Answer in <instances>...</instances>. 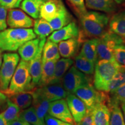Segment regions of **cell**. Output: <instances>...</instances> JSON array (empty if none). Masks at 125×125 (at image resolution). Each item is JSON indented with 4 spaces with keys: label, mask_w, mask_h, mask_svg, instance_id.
Instances as JSON below:
<instances>
[{
    "label": "cell",
    "mask_w": 125,
    "mask_h": 125,
    "mask_svg": "<svg viewBox=\"0 0 125 125\" xmlns=\"http://www.w3.org/2000/svg\"><path fill=\"white\" fill-rule=\"evenodd\" d=\"M33 30L24 28H11L0 32V49L15 52L25 42L36 38Z\"/></svg>",
    "instance_id": "1"
},
{
    "label": "cell",
    "mask_w": 125,
    "mask_h": 125,
    "mask_svg": "<svg viewBox=\"0 0 125 125\" xmlns=\"http://www.w3.org/2000/svg\"><path fill=\"white\" fill-rule=\"evenodd\" d=\"M36 87L32 83L29 62L21 60L16 67L8 88L1 92L9 97L14 94L20 92H30Z\"/></svg>",
    "instance_id": "2"
},
{
    "label": "cell",
    "mask_w": 125,
    "mask_h": 125,
    "mask_svg": "<svg viewBox=\"0 0 125 125\" xmlns=\"http://www.w3.org/2000/svg\"><path fill=\"white\" fill-rule=\"evenodd\" d=\"M81 26L85 34L92 38H98L107 31L109 21L105 13L89 11L80 16Z\"/></svg>",
    "instance_id": "3"
},
{
    "label": "cell",
    "mask_w": 125,
    "mask_h": 125,
    "mask_svg": "<svg viewBox=\"0 0 125 125\" xmlns=\"http://www.w3.org/2000/svg\"><path fill=\"white\" fill-rule=\"evenodd\" d=\"M121 67L115 60H98L94 71V87L98 91L107 92L108 84Z\"/></svg>",
    "instance_id": "4"
},
{
    "label": "cell",
    "mask_w": 125,
    "mask_h": 125,
    "mask_svg": "<svg viewBox=\"0 0 125 125\" xmlns=\"http://www.w3.org/2000/svg\"><path fill=\"white\" fill-rule=\"evenodd\" d=\"M125 43V41L119 36L109 31H106L98 38L97 45V60H115L114 54L115 47Z\"/></svg>",
    "instance_id": "5"
},
{
    "label": "cell",
    "mask_w": 125,
    "mask_h": 125,
    "mask_svg": "<svg viewBox=\"0 0 125 125\" xmlns=\"http://www.w3.org/2000/svg\"><path fill=\"white\" fill-rule=\"evenodd\" d=\"M73 94L85 103L87 112H91L97 104L108 98L107 92L98 91L92 85H86L78 87Z\"/></svg>",
    "instance_id": "6"
},
{
    "label": "cell",
    "mask_w": 125,
    "mask_h": 125,
    "mask_svg": "<svg viewBox=\"0 0 125 125\" xmlns=\"http://www.w3.org/2000/svg\"><path fill=\"white\" fill-rule=\"evenodd\" d=\"M2 62L0 67V89L1 91L7 90L20 60L16 53H6L2 56Z\"/></svg>",
    "instance_id": "7"
},
{
    "label": "cell",
    "mask_w": 125,
    "mask_h": 125,
    "mask_svg": "<svg viewBox=\"0 0 125 125\" xmlns=\"http://www.w3.org/2000/svg\"><path fill=\"white\" fill-rule=\"evenodd\" d=\"M88 76L75 67L71 66L62 78V85L68 94H73L78 87L86 85H92V80Z\"/></svg>",
    "instance_id": "8"
},
{
    "label": "cell",
    "mask_w": 125,
    "mask_h": 125,
    "mask_svg": "<svg viewBox=\"0 0 125 125\" xmlns=\"http://www.w3.org/2000/svg\"><path fill=\"white\" fill-rule=\"evenodd\" d=\"M31 92H34L50 102L66 98L68 94L62 83L49 84L43 86H37Z\"/></svg>",
    "instance_id": "9"
},
{
    "label": "cell",
    "mask_w": 125,
    "mask_h": 125,
    "mask_svg": "<svg viewBox=\"0 0 125 125\" xmlns=\"http://www.w3.org/2000/svg\"><path fill=\"white\" fill-rule=\"evenodd\" d=\"M48 114L65 122L73 125L76 124L70 112L67 101L64 98L51 102L48 110Z\"/></svg>",
    "instance_id": "10"
},
{
    "label": "cell",
    "mask_w": 125,
    "mask_h": 125,
    "mask_svg": "<svg viewBox=\"0 0 125 125\" xmlns=\"http://www.w3.org/2000/svg\"><path fill=\"white\" fill-rule=\"evenodd\" d=\"M7 23L10 28L29 29L33 26L34 21L24 11L14 8L9 10Z\"/></svg>",
    "instance_id": "11"
},
{
    "label": "cell",
    "mask_w": 125,
    "mask_h": 125,
    "mask_svg": "<svg viewBox=\"0 0 125 125\" xmlns=\"http://www.w3.org/2000/svg\"><path fill=\"white\" fill-rule=\"evenodd\" d=\"M46 38H35L25 42L18 49L21 60L29 62L35 57L41 47L44 46Z\"/></svg>",
    "instance_id": "12"
},
{
    "label": "cell",
    "mask_w": 125,
    "mask_h": 125,
    "mask_svg": "<svg viewBox=\"0 0 125 125\" xmlns=\"http://www.w3.org/2000/svg\"><path fill=\"white\" fill-rule=\"evenodd\" d=\"M79 34V30L77 24L74 21H71L62 29L53 32L48 38V40L57 43L71 38H78Z\"/></svg>",
    "instance_id": "13"
},
{
    "label": "cell",
    "mask_w": 125,
    "mask_h": 125,
    "mask_svg": "<svg viewBox=\"0 0 125 125\" xmlns=\"http://www.w3.org/2000/svg\"><path fill=\"white\" fill-rule=\"evenodd\" d=\"M108 98L98 103L91 112L92 119L94 125H109L111 109L108 106Z\"/></svg>",
    "instance_id": "14"
},
{
    "label": "cell",
    "mask_w": 125,
    "mask_h": 125,
    "mask_svg": "<svg viewBox=\"0 0 125 125\" xmlns=\"http://www.w3.org/2000/svg\"><path fill=\"white\" fill-rule=\"evenodd\" d=\"M66 101L75 122L76 123L80 122L87 112L85 103L74 94H68Z\"/></svg>",
    "instance_id": "15"
},
{
    "label": "cell",
    "mask_w": 125,
    "mask_h": 125,
    "mask_svg": "<svg viewBox=\"0 0 125 125\" xmlns=\"http://www.w3.org/2000/svg\"><path fill=\"white\" fill-rule=\"evenodd\" d=\"M81 41L78 38H71L59 42L58 47L60 55L63 58L70 59L77 54Z\"/></svg>",
    "instance_id": "16"
},
{
    "label": "cell",
    "mask_w": 125,
    "mask_h": 125,
    "mask_svg": "<svg viewBox=\"0 0 125 125\" xmlns=\"http://www.w3.org/2000/svg\"><path fill=\"white\" fill-rule=\"evenodd\" d=\"M109 31L121 37L125 41V10L112 16L109 21Z\"/></svg>",
    "instance_id": "17"
},
{
    "label": "cell",
    "mask_w": 125,
    "mask_h": 125,
    "mask_svg": "<svg viewBox=\"0 0 125 125\" xmlns=\"http://www.w3.org/2000/svg\"><path fill=\"white\" fill-rule=\"evenodd\" d=\"M43 48V46L41 47L35 57L29 61V69L32 79V83L35 86H37L41 75L42 66V55Z\"/></svg>",
    "instance_id": "18"
},
{
    "label": "cell",
    "mask_w": 125,
    "mask_h": 125,
    "mask_svg": "<svg viewBox=\"0 0 125 125\" xmlns=\"http://www.w3.org/2000/svg\"><path fill=\"white\" fill-rule=\"evenodd\" d=\"M85 5L89 9L105 13H112L116 10L114 0H85Z\"/></svg>",
    "instance_id": "19"
},
{
    "label": "cell",
    "mask_w": 125,
    "mask_h": 125,
    "mask_svg": "<svg viewBox=\"0 0 125 125\" xmlns=\"http://www.w3.org/2000/svg\"><path fill=\"white\" fill-rule=\"evenodd\" d=\"M72 21V16L68 12L64 5L62 4L57 15L49 21L53 30H57L67 26Z\"/></svg>",
    "instance_id": "20"
},
{
    "label": "cell",
    "mask_w": 125,
    "mask_h": 125,
    "mask_svg": "<svg viewBox=\"0 0 125 125\" xmlns=\"http://www.w3.org/2000/svg\"><path fill=\"white\" fill-rule=\"evenodd\" d=\"M62 2L60 0H48L42 6L40 18L49 21L57 15Z\"/></svg>",
    "instance_id": "21"
},
{
    "label": "cell",
    "mask_w": 125,
    "mask_h": 125,
    "mask_svg": "<svg viewBox=\"0 0 125 125\" xmlns=\"http://www.w3.org/2000/svg\"><path fill=\"white\" fill-rule=\"evenodd\" d=\"M74 64V61L71 59H59L56 62L53 79L51 84L62 83V78Z\"/></svg>",
    "instance_id": "22"
},
{
    "label": "cell",
    "mask_w": 125,
    "mask_h": 125,
    "mask_svg": "<svg viewBox=\"0 0 125 125\" xmlns=\"http://www.w3.org/2000/svg\"><path fill=\"white\" fill-rule=\"evenodd\" d=\"M32 96V107L35 109V112L38 115V118L43 122H45V118L48 113V110L50 104L51 102L47 100L34 93L33 92H30Z\"/></svg>",
    "instance_id": "23"
},
{
    "label": "cell",
    "mask_w": 125,
    "mask_h": 125,
    "mask_svg": "<svg viewBox=\"0 0 125 125\" xmlns=\"http://www.w3.org/2000/svg\"><path fill=\"white\" fill-rule=\"evenodd\" d=\"M97 42L98 38H92L85 41L82 45L79 54L96 64L97 61Z\"/></svg>",
    "instance_id": "24"
},
{
    "label": "cell",
    "mask_w": 125,
    "mask_h": 125,
    "mask_svg": "<svg viewBox=\"0 0 125 125\" xmlns=\"http://www.w3.org/2000/svg\"><path fill=\"white\" fill-rule=\"evenodd\" d=\"M57 60H49L42 62L41 75L37 87L43 86L51 84L53 79L54 68Z\"/></svg>",
    "instance_id": "25"
},
{
    "label": "cell",
    "mask_w": 125,
    "mask_h": 125,
    "mask_svg": "<svg viewBox=\"0 0 125 125\" xmlns=\"http://www.w3.org/2000/svg\"><path fill=\"white\" fill-rule=\"evenodd\" d=\"M45 2L44 0H23L20 7L31 18L37 19L40 18L41 8Z\"/></svg>",
    "instance_id": "26"
},
{
    "label": "cell",
    "mask_w": 125,
    "mask_h": 125,
    "mask_svg": "<svg viewBox=\"0 0 125 125\" xmlns=\"http://www.w3.org/2000/svg\"><path fill=\"white\" fill-rule=\"evenodd\" d=\"M60 57L57 43L48 40L46 41L42 50V62L49 60H58Z\"/></svg>",
    "instance_id": "27"
},
{
    "label": "cell",
    "mask_w": 125,
    "mask_h": 125,
    "mask_svg": "<svg viewBox=\"0 0 125 125\" xmlns=\"http://www.w3.org/2000/svg\"><path fill=\"white\" fill-rule=\"evenodd\" d=\"M8 98L14 104L18 105L21 110L29 108L32 104V96L30 92H20L14 94Z\"/></svg>",
    "instance_id": "28"
},
{
    "label": "cell",
    "mask_w": 125,
    "mask_h": 125,
    "mask_svg": "<svg viewBox=\"0 0 125 125\" xmlns=\"http://www.w3.org/2000/svg\"><path fill=\"white\" fill-rule=\"evenodd\" d=\"M34 32L39 38L43 39L53 32L49 21L42 18L37 19L34 22Z\"/></svg>",
    "instance_id": "29"
},
{
    "label": "cell",
    "mask_w": 125,
    "mask_h": 125,
    "mask_svg": "<svg viewBox=\"0 0 125 125\" xmlns=\"http://www.w3.org/2000/svg\"><path fill=\"white\" fill-rule=\"evenodd\" d=\"M108 106L112 109L115 106H119L125 104V83L114 91L109 92Z\"/></svg>",
    "instance_id": "30"
},
{
    "label": "cell",
    "mask_w": 125,
    "mask_h": 125,
    "mask_svg": "<svg viewBox=\"0 0 125 125\" xmlns=\"http://www.w3.org/2000/svg\"><path fill=\"white\" fill-rule=\"evenodd\" d=\"M20 112L21 109L20 108L8 98L4 111L1 114L6 121L10 123L12 121L19 119Z\"/></svg>",
    "instance_id": "31"
},
{
    "label": "cell",
    "mask_w": 125,
    "mask_h": 125,
    "mask_svg": "<svg viewBox=\"0 0 125 125\" xmlns=\"http://www.w3.org/2000/svg\"><path fill=\"white\" fill-rule=\"evenodd\" d=\"M75 67L87 75L94 74L95 64L91 61L87 60L80 54H78L75 58Z\"/></svg>",
    "instance_id": "32"
},
{
    "label": "cell",
    "mask_w": 125,
    "mask_h": 125,
    "mask_svg": "<svg viewBox=\"0 0 125 125\" xmlns=\"http://www.w3.org/2000/svg\"><path fill=\"white\" fill-rule=\"evenodd\" d=\"M19 119L26 122L31 125H46L38 118L33 107L21 111Z\"/></svg>",
    "instance_id": "33"
},
{
    "label": "cell",
    "mask_w": 125,
    "mask_h": 125,
    "mask_svg": "<svg viewBox=\"0 0 125 125\" xmlns=\"http://www.w3.org/2000/svg\"><path fill=\"white\" fill-rule=\"evenodd\" d=\"M125 83V66L122 65L108 86L107 93L114 91Z\"/></svg>",
    "instance_id": "34"
},
{
    "label": "cell",
    "mask_w": 125,
    "mask_h": 125,
    "mask_svg": "<svg viewBox=\"0 0 125 125\" xmlns=\"http://www.w3.org/2000/svg\"><path fill=\"white\" fill-rule=\"evenodd\" d=\"M109 125H125L122 111L119 106L112 108Z\"/></svg>",
    "instance_id": "35"
},
{
    "label": "cell",
    "mask_w": 125,
    "mask_h": 125,
    "mask_svg": "<svg viewBox=\"0 0 125 125\" xmlns=\"http://www.w3.org/2000/svg\"><path fill=\"white\" fill-rule=\"evenodd\" d=\"M114 58L119 64L125 66V45H118L114 49Z\"/></svg>",
    "instance_id": "36"
},
{
    "label": "cell",
    "mask_w": 125,
    "mask_h": 125,
    "mask_svg": "<svg viewBox=\"0 0 125 125\" xmlns=\"http://www.w3.org/2000/svg\"><path fill=\"white\" fill-rule=\"evenodd\" d=\"M68 1L74 7L76 13L79 15V17L87 12L85 4V0H68Z\"/></svg>",
    "instance_id": "37"
},
{
    "label": "cell",
    "mask_w": 125,
    "mask_h": 125,
    "mask_svg": "<svg viewBox=\"0 0 125 125\" xmlns=\"http://www.w3.org/2000/svg\"><path fill=\"white\" fill-rule=\"evenodd\" d=\"M23 0H0V5L7 9L17 8L20 7Z\"/></svg>",
    "instance_id": "38"
},
{
    "label": "cell",
    "mask_w": 125,
    "mask_h": 125,
    "mask_svg": "<svg viewBox=\"0 0 125 125\" xmlns=\"http://www.w3.org/2000/svg\"><path fill=\"white\" fill-rule=\"evenodd\" d=\"M7 9L0 5V32L7 29Z\"/></svg>",
    "instance_id": "39"
},
{
    "label": "cell",
    "mask_w": 125,
    "mask_h": 125,
    "mask_svg": "<svg viewBox=\"0 0 125 125\" xmlns=\"http://www.w3.org/2000/svg\"><path fill=\"white\" fill-rule=\"evenodd\" d=\"M45 123L46 125H73L54 118L49 114H47L45 116Z\"/></svg>",
    "instance_id": "40"
},
{
    "label": "cell",
    "mask_w": 125,
    "mask_h": 125,
    "mask_svg": "<svg viewBox=\"0 0 125 125\" xmlns=\"http://www.w3.org/2000/svg\"><path fill=\"white\" fill-rule=\"evenodd\" d=\"M76 125H94L92 119L91 113L87 112L85 117L82 119L80 122L76 123Z\"/></svg>",
    "instance_id": "41"
},
{
    "label": "cell",
    "mask_w": 125,
    "mask_h": 125,
    "mask_svg": "<svg viewBox=\"0 0 125 125\" xmlns=\"http://www.w3.org/2000/svg\"><path fill=\"white\" fill-rule=\"evenodd\" d=\"M7 96L4 93L0 91V111L2 109H4L7 103Z\"/></svg>",
    "instance_id": "42"
},
{
    "label": "cell",
    "mask_w": 125,
    "mask_h": 125,
    "mask_svg": "<svg viewBox=\"0 0 125 125\" xmlns=\"http://www.w3.org/2000/svg\"><path fill=\"white\" fill-rule=\"evenodd\" d=\"M9 125H31L26 122L21 121V120H16V121H12L9 123Z\"/></svg>",
    "instance_id": "43"
},
{
    "label": "cell",
    "mask_w": 125,
    "mask_h": 125,
    "mask_svg": "<svg viewBox=\"0 0 125 125\" xmlns=\"http://www.w3.org/2000/svg\"><path fill=\"white\" fill-rule=\"evenodd\" d=\"M0 125H9V123L4 118L2 114H0Z\"/></svg>",
    "instance_id": "44"
},
{
    "label": "cell",
    "mask_w": 125,
    "mask_h": 125,
    "mask_svg": "<svg viewBox=\"0 0 125 125\" xmlns=\"http://www.w3.org/2000/svg\"><path fill=\"white\" fill-rule=\"evenodd\" d=\"M121 109L122 110V114L123 115V118H124L125 122V104H123L122 105H121Z\"/></svg>",
    "instance_id": "45"
},
{
    "label": "cell",
    "mask_w": 125,
    "mask_h": 125,
    "mask_svg": "<svg viewBox=\"0 0 125 125\" xmlns=\"http://www.w3.org/2000/svg\"><path fill=\"white\" fill-rule=\"evenodd\" d=\"M114 1L118 4H122L125 3V0H114Z\"/></svg>",
    "instance_id": "46"
},
{
    "label": "cell",
    "mask_w": 125,
    "mask_h": 125,
    "mask_svg": "<svg viewBox=\"0 0 125 125\" xmlns=\"http://www.w3.org/2000/svg\"><path fill=\"white\" fill-rule=\"evenodd\" d=\"M2 62V51L0 49V67L1 66Z\"/></svg>",
    "instance_id": "47"
},
{
    "label": "cell",
    "mask_w": 125,
    "mask_h": 125,
    "mask_svg": "<svg viewBox=\"0 0 125 125\" xmlns=\"http://www.w3.org/2000/svg\"><path fill=\"white\" fill-rule=\"evenodd\" d=\"M44 1H48V0H44Z\"/></svg>",
    "instance_id": "48"
}]
</instances>
